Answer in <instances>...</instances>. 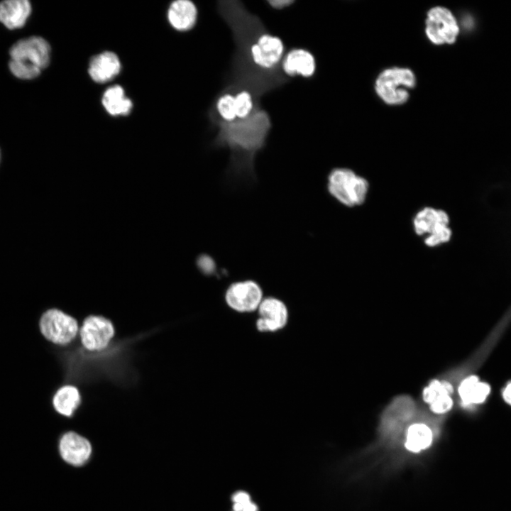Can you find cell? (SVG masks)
<instances>
[{
    "instance_id": "9",
    "label": "cell",
    "mask_w": 511,
    "mask_h": 511,
    "mask_svg": "<svg viewBox=\"0 0 511 511\" xmlns=\"http://www.w3.org/2000/svg\"><path fill=\"white\" fill-rule=\"evenodd\" d=\"M79 335L86 349L100 351L109 344L114 335V328L109 319L100 316H90L84 319Z\"/></svg>"
},
{
    "instance_id": "8",
    "label": "cell",
    "mask_w": 511,
    "mask_h": 511,
    "mask_svg": "<svg viewBox=\"0 0 511 511\" xmlns=\"http://www.w3.org/2000/svg\"><path fill=\"white\" fill-rule=\"evenodd\" d=\"M263 300V291L256 281L246 280L231 283L225 292V301L236 312H251L258 309Z\"/></svg>"
},
{
    "instance_id": "18",
    "label": "cell",
    "mask_w": 511,
    "mask_h": 511,
    "mask_svg": "<svg viewBox=\"0 0 511 511\" xmlns=\"http://www.w3.org/2000/svg\"><path fill=\"white\" fill-rule=\"evenodd\" d=\"M102 105L111 116H126L132 109V101L125 95L123 89L119 85L108 88L102 97Z\"/></svg>"
},
{
    "instance_id": "20",
    "label": "cell",
    "mask_w": 511,
    "mask_h": 511,
    "mask_svg": "<svg viewBox=\"0 0 511 511\" xmlns=\"http://www.w3.org/2000/svg\"><path fill=\"white\" fill-rule=\"evenodd\" d=\"M216 109L221 119L228 123H232L237 117L235 110L234 94L229 92L222 94L216 103Z\"/></svg>"
},
{
    "instance_id": "17",
    "label": "cell",
    "mask_w": 511,
    "mask_h": 511,
    "mask_svg": "<svg viewBox=\"0 0 511 511\" xmlns=\"http://www.w3.org/2000/svg\"><path fill=\"white\" fill-rule=\"evenodd\" d=\"M490 391V386L480 382L476 376L466 378L458 387V394L464 406L483 402Z\"/></svg>"
},
{
    "instance_id": "10",
    "label": "cell",
    "mask_w": 511,
    "mask_h": 511,
    "mask_svg": "<svg viewBox=\"0 0 511 511\" xmlns=\"http://www.w3.org/2000/svg\"><path fill=\"white\" fill-rule=\"evenodd\" d=\"M253 62L259 67L271 69L283 58L285 45L278 36L265 33L261 34L250 48Z\"/></svg>"
},
{
    "instance_id": "3",
    "label": "cell",
    "mask_w": 511,
    "mask_h": 511,
    "mask_svg": "<svg viewBox=\"0 0 511 511\" xmlns=\"http://www.w3.org/2000/svg\"><path fill=\"white\" fill-rule=\"evenodd\" d=\"M326 188L329 194L341 204L353 207L364 203L369 183L351 169L336 167L327 176Z\"/></svg>"
},
{
    "instance_id": "22",
    "label": "cell",
    "mask_w": 511,
    "mask_h": 511,
    "mask_svg": "<svg viewBox=\"0 0 511 511\" xmlns=\"http://www.w3.org/2000/svg\"><path fill=\"white\" fill-rule=\"evenodd\" d=\"M231 511H259L258 506L251 499V495L245 490H237L231 498Z\"/></svg>"
},
{
    "instance_id": "23",
    "label": "cell",
    "mask_w": 511,
    "mask_h": 511,
    "mask_svg": "<svg viewBox=\"0 0 511 511\" xmlns=\"http://www.w3.org/2000/svg\"><path fill=\"white\" fill-rule=\"evenodd\" d=\"M197 266L204 273H211L215 268V263L211 258L207 255L200 256L197 261Z\"/></svg>"
},
{
    "instance_id": "25",
    "label": "cell",
    "mask_w": 511,
    "mask_h": 511,
    "mask_svg": "<svg viewBox=\"0 0 511 511\" xmlns=\"http://www.w3.org/2000/svg\"><path fill=\"white\" fill-rule=\"evenodd\" d=\"M502 397L505 402L511 405V383L505 387L502 392Z\"/></svg>"
},
{
    "instance_id": "1",
    "label": "cell",
    "mask_w": 511,
    "mask_h": 511,
    "mask_svg": "<svg viewBox=\"0 0 511 511\" xmlns=\"http://www.w3.org/2000/svg\"><path fill=\"white\" fill-rule=\"evenodd\" d=\"M422 406L412 397L400 395L394 397L383 411L378 426L380 442L398 444L407 429L419 417Z\"/></svg>"
},
{
    "instance_id": "21",
    "label": "cell",
    "mask_w": 511,
    "mask_h": 511,
    "mask_svg": "<svg viewBox=\"0 0 511 511\" xmlns=\"http://www.w3.org/2000/svg\"><path fill=\"white\" fill-rule=\"evenodd\" d=\"M235 110L238 119H246L251 114L254 102L248 91L242 90L234 94Z\"/></svg>"
},
{
    "instance_id": "5",
    "label": "cell",
    "mask_w": 511,
    "mask_h": 511,
    "mask_svg": "<svg viewBox=\"0 0 511 511\" xmlns=\"http://www.w3.org/2000/svg\"><path fill=\"white\" fill-rule=\"evenodd\" d=\"M412 222L417 235L427 234L424 242L428 247H436L447 243L451 237L452 232L449 227V218L444 210L424 207L415 214Z\"/></svg>"
},
{
    "instance_id": "12",
    "label": "cell",
    "mask_w": 511,
    "mask_h": 511,
    "mask_svg": "<svg viewBox=\"0 0 511 511\" xmlns=\"http://www.w3.org/2000/svg\"><path fill=\"white\" fill-rule=\"evenodd\" d=\"M59 449L62 458L76 466L84 464L92 454L89 441L73 432H67L61 437Z\"/></svg>"
},
{
    "instance_id": "11",
    "label": "cell",
    "mask_w": 511,
    "mask_h": 511,
    "mask_svg": "<svg viewBox=\"0 0 511 511\" xmlns=\"http://www.w3.org/2000/svg\"><path fill=\"white\" fill-rule=\"evenodd\" d=\"M259 319L256 326L260 331H275L283 328L287 322V309L281 300L269 297L263 299L258 308Z\"/></svg>"
},
{
    "instance_id": "16",
    "label": "cell",
    "mask_w": 511,
    "mask_h": 511,
    "mask_svg": "<svg viewBox=\"0 0 511 511\" xmlns=\"http://www.w3.org/2000/svg\"><path fill=\"white\" fill-rule=\"evenodd\" d=\"M31 12L27 0H6L0 3V22L9 29L21 28Z\"/></svg>"
},
{
    "instance_id": "19",
    "label": "cell",
    "mask_w": 511,
    "mask_h": 511,
    "mask_svg": "<svg viewBox=\"0 0 511 511\" xmlns=\"http://www.w3.org/2000/svg\"><path fill=\"white\" fill-rule=\"evenodd\" d=\"M80 403V395L77 388L65 385L55 394L53 404L55 410L62 415L70 417Z\"/></svg>"
},
{
    "instance_id": "13",
    "label": "cell",
    "mask_w": 511,
    "mask_h": 511,
    "mask_svg": "<svg viewBox=\"0 0 511 511\" xmlns=\"http://www.w3.org/2000/svg\"><path fill=\"white\" fill-rule=\"evenodd\" d=\"M283 72L290 77H312L316 70L314 55L304 48H293L286 53L282 60Z\"/></svg>"
},
{
    "instance_id": "14",
    "label": "cell",
    "mask_w": 511,
    "mask_h": 511,
    "mask_svg": "<svg viewBox=\"0 0 511 511\" xmlns=\"http://www.w3.org/2000/svg\"><path fill=\"white\" fill-rule=\"evenodd\" d=\"M120 70L121 62L118 56L109 51L93 57L88 67L90 77L97 83L110 81L120 72Z\"/></svg>"
},
{
    "instance_id": "7",
    "label": "cell",
    "mask_w": 511,
    "mask_h": 511,
    "mask_svg": "<svg viewBox=\"0 0 511 511\" xmlns=\"http://www.w3.org/2000/svg\"><path fill=\"white\" fill-rule=\"evenodd\" d=\"M425 31L435 45L454 43L459 32L455 17L446 8L435 6L427 13Z\"/></svg>"
},
{
    "instance_id": "15",
    "label": "cell",
    "mask_w": 511,
    "mask_h": 511,
    "mask_svg": "<svg viewBox=\"0 0 511 511\" xmlns=\"http://www.w3.org/2000/svg\"><path fill=\"white\" fill-rule=\"evenodd\" d=\"M198 10L196 5L189 0L173 1L167 11L169 23L178 31H187L197 23Z\"/></svg>"
},
{
    "instance_id": "24",
    "label": "cell",
    "mask_w": 511,
    "mask_h": 511,
    "mask_svg": "<svg viewBox=\"0 0 511 511\" xmlns=\"http://www.w3.org/2000/svg\"><path fill=\"white\" fill-rule=\"evenodd\" d=\"M270 6L275 9H282L290 6L294 1L291 0H270L268 1Z\"/></svg>"
},
{
    "instance_id": "6",
    "label": "cell",
    "mask_w": 511,
    "mask_h": 511,
    "mask_svg": "<svg viewBox=\"0 0 511 511\" xmlns=\"http://www.w3.org/2000/svg\"><path fill=\"white\" fill-rule=\"evenodd\" d=\"M39 325L45 339L60 345L71 342L79 330L75 319L57 309L46 311L42 315Z\"/></svg>"
},
{
    "instance_id": "2",
    "label": "cell",
    "mask_w": 511,
    "mask_h": 511,
    "mask_svg": "<svg viewBox=\"0 0 511 511\" xmlns=\"http://www.w3.org/2000/svg\"><path fill=\"white\" fill-rule=\"evenodd\" d=\"M9 69L16 77L31 79L45 68L50 57L48 43L39 36L17 41L10 49Z\"/></svg>"
},
{
    "instance_id": "4",
    "label": "cell",
    "mask_w": 511,
    "mask_h": 511,
    "mask_svg": "<svg viewBox=\"0 0 511 511\" xmlns=\"http://www.w3.org/2000/svg\"><path fill=\"white\" fill-rule=\"evenodd\" d=\"M415 85V77L408 68L392 67L383 71L375 82V90L386 104L399 105L409 98L408 89Z\"/></svg>"
}]
</instances>
